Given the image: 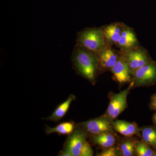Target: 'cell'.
Listing matches in <instances>:
<instances>
[{
    "label": "cell",
    "mask_w": 156,
    "mask_h": 156,
    "mask_svg": "<svg viewBox=\"0 0 156 156\" xmlns=\"http://www.w3.org/2000/svg\"><path fill=\"white\" fill-rule=\"evenodd\" d=\"M72 60L78 73L91 83L95 84L99 70L96 53L76 44L73 50Z\"/></svg>",
    "instance_id": "cell-1"
},
{
    "label": "cell",
    "mask_w": 156,
    "mask_h": 156,
    "mask_svg": "<svg viewBox=\"0 0 156 156\" xmlns=\"http://www.w3.org/2000/svg\"><path fill=\"white\" fill-rule=\"evenodd\" d=\"M89 135L83 129L77 126L73 133L68 135L63 150L58 156H92L93 151L87 140Z\"/></svg>",
    "instance_id": "cell-2"
},
{
    "label": "cell",
    "mask_w": 156,
    "mask_h": 156,
    "mask_svg": "<svg viewBox=\"0 0 156 156\" xmlns=\"http://www.w3.org/2000/svg\"><path fill=\"white\" fill-rule=\"evenodd\" d=\"M76 44L96 54L107 47L102 28H88L82 31L78 34Z\"/></svg>",
    "instance_id": "cell-3"
},
{
    "label": "cell",
    "mask_w": 156,
    "mask_h": 156,
    "mask_svg": "<svg viewBox=\"0 0 156 156\" xmlns=\"http://www.w3.org/2000/svg\"><path fill=\"white\" fill-rule=\"evenodd\" d=\"M133 88L147 87L156 83V62L152 60L136 70L132 74Z\"/></svg>",
    "instance_id": "cell-4"
},
{
    "label": "cell",
    "mask_w": 156,
    "mask_h": 156,
    "mask_svg": "<svg viewBox=\"0 0 156 156\" xmlns=\"http://www.w3.org/2000/svg\"><path fill=\"white\" fill-rule=\"evenodd\" d=\"M132 88L133 83L131 82L128 88L117 94L111 95L108 107L105 115V116L113 121L126 109L127 107V97Z\"/></svg>",
    "instance_id": "cell-5"
},
{
    "label": "cell",
    "mask_w": 156,
    "mask_h": 156,
    "mask_svg": "<svg viewBox=\"0 0 156 156\" xmlns=\"http://www.w3.org/2000/svg\"><path fill=\"white\" fill-rule=\"evenodd\" d=\"M132 71L152 61V59L146 50L138 46L127 50H121L120 53Z\"/></svg>",
    "instance_id": "cell-6"
},
{
    "label": "cell",
    "mask_w": 156,
    "mask_h": 156,
    "mask_svg": "<svg viewBox=\"0 0 156 156\" xmlns=\"http://www.w3.org/2000/svg\"><path fill=\"white\" fill-rule=\"evenodd\" d=\"M112 122L104 115L103 116L80 123L77 126L83 129L88 135L92 136L105 132H112L114 129Z\"/></svg>",
    "instance_id": "cell-7"
},
{
    "label": "cell",
    "mask_w": 156,
    "mask_h": 156,
    "mask_svg": "<svg viewBox=\"0 0 156 156\" xmlns=\"http://www.w3.org/2000/svg\"><path fill=\"white\" fill-rule=\"evenodd\" d=\"M110 71L112 73L113 79L121 85L131 83L132 81V70L120 54L116 63Z\"/></svg>",
    "instance_id": "cell-8"
},
{
    "label": "cell",
    "mask_w": 156,
    "mask_h": 156,
    "mask_svg": "<svg viewBox=\"0 0 156 156\" xmlns=\"http://www.w3.org/2000/svg\"><path fill=\"white\" fill-rule=\"evenodd\" d=\"M96 55L99 69L101 71L111 70L119 58L120 53L107 47L99 53H96Z\"/></svg>",
    "instance_id": "cell-9"
},
{
    "label": "cell",
    "mask_w": 156,
    "mask_h": 156,
    "mask_svg": "<svg viewBox=\"0 0 156 156\" xmlns=\"http://www.w3.org/2000/svg\"><path fill=\"white\" fill-rule=\"evenodd\" d=\"M138 44V41L134 31L125 25L121 37L116 45L121 50H127L137 47Z\"/></svg>",
    "instance_id": "cell-10"
},
{
    "label": "cell",
    "mask_w": 156,
    "mask_h": 156,
    "mask_svg": "<svg viewBox=\"0 0 156 156\" xmlns=\"http://www.w3.org/2000/svg\"><path fill=\"white\" fill-rule=\"evenodd\" d=\"M125 24L115 23L105 27L103 29L105 39L107 47L116 45L124 28Z\"/></svg>",
    "instance_id": "cell-11"
},
{
    "label": "cell",
    "mask_w": 156,
    "mask_h": 156,
    "mask_svg": "<svg viewBox=\"0 0 156 156\" xmlns=\"http://www.w3.org/2000/svg\"><path fill=\"white\" fill-rule=\"evenodd\" d=\"M114 129L118 133L126 137L136 135L140 136V132L137 125L134 123L129 122L123 120L113 121Z\"/></svg>",
    "instance_id": "cell-12"
},
{
    "label": "cell",
    "mask_w": 156,
    "mask_h": 156,
    "mask_svg": "<svg viewBox=\"0 0 156 156\" xmlns=\"http://www.w3.org/2000/svg\"><path fill=\"white\" fill-rule=\"evenodd\" d=\"M76 96L74 95H70L65 101L58 105L52 114L47 118L43 119L49 120L53 122H59L65 116L68 111L71 104L73 101L75 100Z\"/></svg>",
    "instance_id": "cell-13"
},
{
    "label": "cell",
    "mask_w": 156,
    "mask_h": 156,
    "mask_svg": "<svg viewBox=\"0 0 156 156\" xmlns=\"http://www.w3.org/2000/svg\"><path fill=\"white\" fill-rule=\"evenodd\" d=\"M91 140L94 144L105 149L114 146L117 140L112 132H108L92 135Z\"/></svg>",
    "instance_id": "cell-14"
},
{
    "label": "cell",
    "mask_w": 156,
    "mask_h": 156,
    "mask_svg": "<svg viewBox=\"0 0 156 156\" xmlns=\"http://www.w3.org/2000/svg\"><path fill=\"white\" fill-rule=\"evenodd\" d=\"M76 127L75 123L72 121L63 122L53 128L46 126L45 132L48 135L55 133L59 135H69L73 133Z\"/></svg>",
    "instance_id": "cell-15"
},
{
    "label": "cell",
    "mask_w": 156,
    "mask_h": 156,
    "mask_svg": "<svg viewBox=\"0 0 156 156\" xmlns=\"http://www.w3.org/2000/svg\"><path fill=\"white\" fill-rule=\"evenodd\" d=\"M143 141L151 146H156V128L153 126L144 127L141 130Z\"/></svg>",
    "instance_id": "cell-16"
},
{
    "label": "cell",
    "mask_w": 156,
    "mask_h": 156,
    "mask_svg": "<svg viewBox=\"0 0 156 156\" xmlns=\"http://www.w3.org/2000/svg\"><path fill=\"white\" fill-rule=\"evenodd\" d=\"M135 142L131 139L123 141L118 148V150L123 156H132L135 154Z\"/></svg>",
    "instance_id": "cell-17"
},
{
    "label": "cell",
    "mask_w": 156,
    "mask_h": 156,
    "mask_svg": "<svg viewBox=\"0 0 156 156\" xmlns=\"http://www.w3.org/2000/svg\"><path fill=\"white\" fill-rule=\"evenodd\" d=\"M135 151L138 156H153L155 152L151 148L150 145L143 141L135 142Z\"/></svg>",
    "instance_id": "cell-18"
},
{
    "label": "cell",
    "mask_w": 156,
    "mask_h": 156,
    "mask_svg": "<svg viewBox=\"0 0 156 156\" xmlns=\"http://www.w3.org/2000/svg\"><path fill=\"white\" fill-rule=\"evenodd\" d=\"M119 151L115 146L104 149L103 151L97 155L99 156H116L119 155Z\"/></svg>",
    "instance_id": "cell-19"
},
{
    "label": "cell",
    "mask_w": 156,
    "mask_h": 156,
    "mask_svg": "<svg viewBox=\"0 0 156 156\" xmlns=\"http://www.w3.org/2000/svg\"><path fill=\"white\" fill-rule=\"evenodd\" d=\"M150 107L152 109L156 111V94L153 95L151 98Z\"/></svg>",
    "instance_id": "cell-20"
},
{
    "label": "cell",
    "mask_w": 156,
    "mask_h": 156,
    "mask_svg": "<svg viewBox=\"0 0 156 156\" xmlns=\"http://www.w3.org/2000/svg\"><path fill=\"white\" fill-rule=\"evenodd\" d=\"M153 121L154 124L156 125V114L154 116Z\"/></svg>",
    "instance_id": "cell-21"
},
{
    "label": "cell",
    "mask_w": 156,
    "mask_h": 156,
    "mask_svg": "<svg viewBox=\"0 0 156 156\" xmlns=\"http://www.w3.org/2000/svg\"><path fill=\"white\" fill-rule=\"evenodd\" d=\"M156 156V152H155L154 153V154H153V156Z\"/></svg>",
    "instance_id": "cell-22"
},
{
    "label": "cell",
    "mask_w": 156,
    "mask_h": 156,
    "mask_svg": "<svg viewBox=\"0 0 156 156\" xmlns=\"http://www.w3.org/2000/svg\"><path fill=\"white\" fill-rule=\"evenodd\" d=\"M155 147V148L156 149V146H155V147Z\"/></svg>",
    "instance_id": "cell-23"
}]
</instances>
